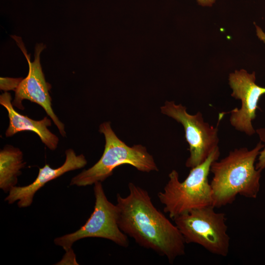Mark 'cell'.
I'll list each match as a JSON object with an SVG mask.
<instances>
[{"mask_svg": "<svg viewBox=\"0 0 265 265\" xmlns=\"http://www.w3.org/2000/svg\"><path fill=\"white\" fill-rule=\"evenodd\" d=\"M101 183L94 184V209L86 223L77 231L54 239V244L66 251L71 248L75 242L86 238H106L123 247H128V236L118 225V207L107 199Z\"/></svg>", "mask_w": 265, "mask_h": 265, "instance_id": "obj_6", "label": "cell"}, {"mask_svg": "<svg viewBox=\"0 0 265 265\" xmlns=\"http://www.w3.org/2000/svg\"><path fill=\"white\" fill-rule=\"evenodd\" d=\"M11 94L5 92L0 96V104L4 107L8 112L9 119V126L5 132L6 137L24 131H29L36 133L42 142L50 150H54L57 146L58 137L48 128L52 122L47 117L39 121L33 120L27 116L17 112L11 102Z\"/></svg>", "mask_w": 265, "mask_h": 265, "instance_id": "obj_11", "label": "cell"}, {"mask_svg": "<svg viewBox=\"0 0 265 265\" xmlns=\"http://www.w3.org/2000/svg\"><path fill=\"white\" fill-rule=\"evenodd\" d=\"M99 132L104 135L106 142L101 158L91 167L73 177L71 186H85L102 182L112 175L115 168L123 164L131 165L141 172L158 171L153 157L146 148L140 144L128 146L115 134L110 122L102 123Z\"/></svg>", "mask_w": 265, "mask_h": 265, "instance_id": "obj_4", "label": "cell"}, {"mask_svg": "<svg viewBox=\"0 0 265 265\" xmlns=\"http://www.w3.org/2000/svg\"><path fill=\"white\" fill-rule=\"evenodd\" d=\"M66 253L65 255H64V256L63 257L62 260L58 263H60L59 264L61 265L71 264L70 263H72V264H74L73 263H75V265H78V264L76 261L75 254H74L72 248L66 251Z\"/></svg>", "mask_w": 265, "mask_h": 265, "instance_id": "obj_15", "label": "cell"}, {"mask_svg": "<svg viewBox=\"0 0 265 265\" xmlns=\"http://www.w3.org/2000/svg\"><path fill=\"white\" fill-rule=\"evenodd\" d=\"M264 147L261 141L250 150L237 148L212 163L210 171L213 177L210 185L215 208L232 204L238 195L256 198L262 170L256 169L255 162Z\"/></svg>", "mask_w": 265, "mask_h": 265, "instance_id": "obj_2", "label": "cell"}, {"mask_svg": "<svg viewBox=\"0 0 265 265\" xmlns=\"http://www.w3.org/2000/svg\"><path fill=\"white\" fill-rule=\"evenodd\" d=\"M24 54L28 65L27 76L22 80L15 90V98L12 104L20 109H24L22 101L27 100L42 106L57 127L63 137L66 136L64 124L55 114L52 107L51 98L49 94L51 85L46 81L40 64V55L46 46L37 44L35 48L34 59L31 62L30 55L28 54L21 38L12 37Z\"/></svg>", "mask_w": 265, "mask_h": 265, "instance_id": "obj_8", "label": "cell"}, {"mask_svg": "<svg viewBox=\"0 0 265 265\" xmlns=\"http://www.w3.org/2000/svg\"><path fill=\"white\" fill-rule=\"evenodd\" d=\"M129 194L117 195L118 225L139 246L153 250L173 263L185 254L184 238L180 230L154 205L147 190L132 183Z\"/></svg>", "mask_w": 265, "mask_h": 265, "instance_id": "obj_1", "label": "cell"}, {"mask_svg": "<svg viewBox=\"0 0 265 265\" xmlns=\"http://www.w3.org/2000/svg\"><path fill=\"white\" fill-rule=\"evenodd\" d=\"M198 3L202 6H212L216 0H196Z\"/></svg>", "mask_w": 265, "mask_h": 265, "instance_id": "obj_16", "label": "cell"}, {"mask_svg": "<svg viewBox=\"0 0 265 265\" xmlns=\"http://www.w3.org/2000/svg\"><path fill=\"white\" fill-rule=\"evenodd\" d=\"M160 110L162 114L180 123L184 128L190 152L186 162L187 167L192 168L203 163L218 147L217 126L205 122L200 112L190 114L185 106L175 104L173 101H166L160 107Z\"/></svg>", "mask_w": 265, "mask_h": 265, "instance_id": "obj_7", "label": "cell"}, {"mask_svg": "<svg viewBox=\"0 0 265 265\" xmlns=\"http://www.w3.org/2000/svg\"><path fill=\"white\" fill-rule=\"evenodd\" d=\"M26 162L22 152L18 148L6 145L0 152V188L5 193L16 186Z\"/></svg>", "mask_w": 265, "mask_h": 265, "instance_id": "obj_12", "label": "cell"}, {"mask_svg": "<svg viewBox=\"0 0 265 265\" xmlns=\"http://www.w3.org/2000/svg\"><path fill=\"white\" fill-rule=\"evenodd\" d=\"M262 142L264 143V147L260 151L258 156V161L256 164L257 169L263 170L265 168V128H260L256 130Z\"/></svg>", "mask_w": 265, "mask_h": 265, "instance_id": "obj_13", "label": "cell"}, {"mask_svg": "<svg viewBox=\"0 0 265 265\" xmlns=\"http://www.w3.org/2000/svg\"><path fill=\"white\" fill-rule=\"evenodd\" d=\"M213 206L190 210L173 219L186 243L199 244L209 252L228 256L230 237L226 218L223 212L214 211Z\"/></svg>", "mask_w": 265, "mask_h": 265, "instance_id": "obj_5", "label": "cell"}, {"mask_svg": "<svg viewBox=\"0 0 265 265\" xmlns=\"http://www.w3.org/2000/svg\"><path fill=\"white\" fill-rule=\"evenodd\" d=\"M22 79V78L1 77L0 89L4 91H15Z\"/></svg>", "mask_w": 265, "mask_h": 265, "instance_id": "obj_14", "label": "cell"}, {"mask_svg": "<svg viewBox=\"0 0 265 265\" xmlns=\"http://www.w3.org/2000/svg\"><path fill=\"white\" fill-rule=\"evenodd\" d=\"M229 82L233 90L231 96L241 103L239 109L231 110L230 124L236 130L252 135L256 132L252 121L256 117L259 100L265 94V87L256 84L255 72L249 73L244 69L231 73Z\"/></svg>", "mask_w": 265, "mask_h": 265, "instance_id": "obj_9", "label": "cell"}, {"mask_svg": "<svg viewBox=\"0 0 265 265\" xmlns=\"http://www.w3.org/2000/svg\"><path fill=\"white\" fill-rule=\"evenodd\" d=\"M66 159L64 163L60 167L53 168L48 164L40 168L36 179L26 186H15L9 191L5 201L12 204L18 201L19 208H26L31 205L36 192L48 182L54 180L64 173L80 169L87 164V160L82 154L77 155L72 149L65 151Z\"/></svg>", "mask_w": 265, "mask_h": 265, "instance_id": "obj_10", "label": "cell"}, {"mask_svg": "<svg viewBox=\"0 0 265 265\" xmlns=\"http://www.w3.org/2000/svg\"><path fill=\"white\" fill-rule=\"evenodd\" d=\"M219 147L215 149L203 163L191 168L186 179L179 180V174L173 170L169 174V180L159 192L158 197L164 205V212L174 219L190 210L213 206L212 190L208 176L212 163L218 160Z\"/></svg>", "mask_w": 265, "mask_h": 265, "instance_id": "obj_3", "label": "cell"}]
</instances>
